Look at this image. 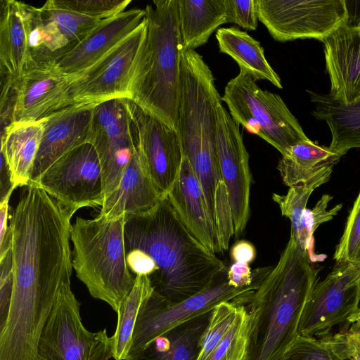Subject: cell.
I'll return each mask as SVG.
<instances>
[{
    "label": "cell",
    "mask_w": 360,
    "mask_h": 360,
    "mask_svg": "<svg viewBox=\"0 0 360 360\" xmlns=\"http://www.w3.org/2000/svg\"><path fill=\"white\" fill-rule=\"evenodd\" d=\"M319 269L290 236L278 263L245 305L249 315L245 360H279L299 335L300 321Z\"/></svg>",
    "instance_id": "3957f363"
},
{
    "label": "cell",
    "mask_w": 360,
    "mask_h": 360,
    "mask_svg": "<svg viewBox=\"0 0 360 360\" xmlns=\"http://www.w3.org/2000/svg\"><path fill=\"white\" fill-rule=\"evenodd\" d=\"M145 8L147 22L143 70L133 100L176 131L181 43L178 0H154Z\"/></svg>",
    "instance_id": "8992f818"
},
{
    "label": "cell",
    "mask_w": 360,
    "mask_h": 360,
    "mask_svg": "<svg viewBox=\"0 0 360 360\" xmlns=\"http://www.w3.org/2000/svg\"><path fill=\"white\" fill-rule=\"evenodd\" d=\"M352 263L360 266V247Z\"/></svg>",
    "instance_id": "7dc6e473"
},
{
    "label": "cell",
    "mask_w": 360,
    "mask_h": 360,
    "mask_svg": "<svg viewBox=\"0 0 360 360\" xmlns=\"http://www.w3.org/2000/svg\"><path fill=\"white\" fill-rule=\"evenodd\" d=\"M359 309H360V307H359Z\"/></svg>",
    "instance_id": "681fc988"
},
{
    "label": "cell",
    "mask_w": 360,
    "mask_h": 360,
    "mask_svg": "<svg viewBox=\"0 0 360 360\" xmlns=\"http://www.w3.org/2000/svg\"><path fill=\"white\" fill-rule=\"evenodd\" d=\"M12 193L8 195L3 200H0V260L11 250V240L9 231L8 202Z\"/></svg>",
    "instance_id": "ee69618b"
},
{
    "label": "cell",
    "mask_w": 360,
    "mask_h": 360,
    "mask_svg": "<svg viewBox=\"0 0 360 360\" xmlns=\"http://www.w3.org/2000/svg\"><path fill=\"white\" fill-rule=\"evenodd\" d=\"M95 105L68 106L46 117L30 184L35 182L61 157L79 146L91 143Z\"/></svg>",
    "instance_id": "ac0fdd59"
},
{
    "label": "cell",
    "mask_w": 360,
    "mask_h": 360,
    "mask_svg": "<svg viewBox=\"0 0 360 360\" xmlns=\"http://www.w3.org/2000/svg\"><path fill=\"white\" fill-rule=\"evenodd\" d=\"M258 20L280 42L323 41L349 23L345 0H256Z\"/></svg>",
    "instance_id": "7c38bea8"
},
{
    "label": "cell",
    "mask_w": 360,
    "mask_h": 360,
    "mask_svg": "<svg viewBox=\"0 0 360 360\" xmlns=\"http://www.w3.org/2000/svg\"><path fill=\"white\" fill-rule=\"evenodd\" d=\"M28 46L33 65L57 61L74 44L57 25L41 15L39 8L29 7Z\"/></svg>",
    "instance_id": "1f68e13d"
},
{
    "label": "cell",
    "mask_w": 360,
    "mask_h": 360,
    "mask_svg": "<svg viewBox=\"0 0 360 360\" xmlns=\"http://www.w3.org/2000/svg\"><path fill=\"white\" fill-rule=\"evenodd\" d=\"M219 51L231 56L240 69L255 80L264 79L282 89L278 74L266 60L259 41L236 27L219 28L216 32Z\"/></svg>",
    "instance_id": "f1b7e54d"
},
{
    "label": "cell",
    "mask_w": 360,
    "mask_h": 360,
    "mask_svg": "<svg viewBox=\"0 0 360 360\" xmlns=\"http://www.w3.org/2000/svg\"><path fill=\"white\" fill-rule=\"evenodd\" d=\"M279 360H343L320 338L298 335Z\"/></svg>",
    "instance_id": "74e56055"
},
{
    "label": "cell",
    "mask_w": 360,
    "mask_h": 360,
    "mask_svg": "<svg viewBox=\"0 0 360 360\" xmlns=\"http://www.w3.org/2000/svg\"><path fill=\"white\" fill-rule=\"evenodd\" d=\"M242 306L233 302H223L212 309L196 360H205L219 344L236 321Z\"/></svg>",
    "instance_id": "836d02e7"
},
{
    "label": "cell",
    "mask_w": 360,
    "mask_h": 360,
    "mask_svg": "<svg viewBox=\"0 0 360 360\" xmlns=\"http://www.w3.org/2000/svg\"><path fill=\"white\" fill-rule=\"evenodd\" d=\"M131 0H48L39 10L72 44L84 38L101 20L127 8Z\"/></svg>",
    "instance_id": "7402d4cb"
},
{
    "label": "cell",
    "mask_w": 360,
    "mask_h": 360,
    "mask_svg": "<svg viewBox=\"0 0 360 360\" xmlns=\"http://www.w3.org/2000/svg\"><path fill=\"white\" fill-rule=\"evenodd\" d=\"M176 131L205 195L213 198L223 182L217 150V108L221 101L214 75L195 50H181Z\"/></svg>",
    "instance_id": "277c9868"
},
{
    "label": "cell",
    "mask_w": 360,
    "mask_h": 360,
    "mask_svg": "<svg viewBox=\"0 0 360 360\" xmlns=\"http://www.w3.org/2000/svg\"><path fill=\"white\" fill-rule=\"evenodd\" d=\"M217 150L219 169L228 195L233 236L237 238L243 233L250 217L252 177L249 154L239 125L224 108L221 101L217 108Z\"/></svg>",
    "instance_id": "2e32d148"
},
{
    "label": "cell",
    "mask_w": 360,
    "mask_h": 360,
    "mask_svg": "<svg viewBox=\"0 0 360 360\" xmlns=\"http://www.w3.org/2000/svg\"><path fill=\"white\" fill-rule=\"evenodd\" d=\"M46 121V117L34 122H13L1 129L0 153L7 162L15 188L30 183Z\"/></svg>",
    "instance_id": "d4e9b609"
},
{
    "label": "cell",
    "mask_w": 360,
    "mask_h": 360,
    "mask_svg": "<svg viewBox=\"0 0 360 360\" xmlns=\"http://www.w3.org/2000/svg\"><path fill=\"white\" fill-rule=\"evenodd\" d=\"M356 30L359 31V32L360 33V18L358 21V22L356 23V25H355Z\"/></svg>",
    "instance_id": "c3c4849f"
},
{
    "label": "cell",
    "mask_w": 360,
    "mask_h": 360,
    "mask_svg": "<svg viewBox=\"0 0 360 360\" xmlns=\"http://www.w3.org/2000/svg\"><path fill=\"white\" fill-rule=\"evenodd\" d=\"M146 33L144 18L134 31L70 85L61 108L116 98L134 100L143 75Z\"/></svg>",
    "instance_id": "9c48e42d"
},
{
    "label": "cell",
    "mask_w": 360,
    "mask_h": 360,
    "mask_svg": "<svg viewBox=\"0 0 360 360\" xmlns=\"http://www.w3.org/2000/svg\"><path fill=\"white\" fill-rule=\"evenodd\" d=\"M348 324L334 335L320 339L340 359L360 360L359 309L349 318Z\"/></svg>",
    "instance_id": "d590c367"
},
{
    "label": "cell",
    "mask_w": 360,
    "mask_h": 360,
    "mask_svg": "<svg viewBox=\"0 0 360 360\" xmlns=\"http://www.w3.org/2000/svg\"><path fill=\"white\" fill-rule=\"evenodd\" d=\"M360 247V192L347 217L343 234L333 259L338 264L353 262Z\"/></svg>",
    "instance_id": "8d00e7d4"
},
{
    "label": "cell",
    "mask_w": 360,
    "mask_h": 360,
    "mask_svg": "<svg viewBox=\"0 0 360 360\" xmlns=\"http://www.w3.org/2000/svg\"><path fill=\"white\" fill-rule=\"evenodd\" d=\"M126 216L109 219L78 217L70 226L72 267L90 295L117 314L131 290L133 277L127 262Z\"/></svg>",
    "instance_id": "5b68a950"
},
{
    "label": "cell",
    "mask_w": 360,
    "mask_h": 360,
    "mask_svg": "<svg viewBox=\"0 0 360 360\" xmlns=\"http://www.w3.org/2000/svg\"><path fill=\"white\" fill-rule=\"evenodd\" d=\"M333 168L319 172L306 182L290 187L284 195L276 193L272 195V199L278 205L282 215L290 220V236L303 250H307L308 243L307 232L303 219L307 203L313 191L329 181Z\"/></svg>",
    "instance_id": "d6a6232c"
},
{
    "label": "cell",
    "mask_w": 360,
    "mask_h": 360,
    "mask_svg": "<svg viewBox=\"0 0 360 360\" xmlns=\"http://www.w3.org/2000/svg\"><path fill=\"white\" fill-rule=\"evenodd\" d=\"M181 48L195 50L205 44L227 22L224 0H178Z\"/></svg>",
    "instance_id": "83f0119b"
},
{
    "label": "cell",
    "mask_w": 360,
    "mask_h": 360,
    "mask_svg": "<svg viewBox=\"0 0 360 360\" xmlns=\"http://www.w3.org/2000/svg\"><path fill=\"white\" fill-rule=\"evenodd\" d=\"M231 257L235 262L250 264L255 259L256 250L250 243L246 240H240L232 247Z\"/></svg>",
    "instance_id": "f6af8a7d"
},
{
    "label": "cell",
    "mask_w": 360,
    "mask_h": 360,
    "mask_svg": "<svg viewBox=\"0 0 360 360\" xmlns=\"http://www.w3.org/2000/svg\"><path fill=\"white\" fill-rule=\"evenodd\" d=\"M307 92L314 105L312 115L329 127L331 141L328 147L341 157L352 148H360V101L344 105L328 94Z\"/></svg>",
    "instance_id": "484cf974"
},
{
    "label": "cell",
    "mask_w": 360,
    "mask_h": 360,
    "mask_svg": "<svg viewBox=\"0 0 360 360\" xmlns=\"http://www.w3.org/2000/svg\"><path fill=\"white\" fill-rule=\"evenodd\" d=\"M340 158L328 146H320L309 139L292 146L282 155L277 169L283 184L290 188L333 167Z\"/></svg>",
    "instance_id": "f546056e"
},
{
    "label": "cell",
    "mask_w": 360,
    "mask_h": 360,
    "mask_svg": "<svg viewBox=\"0 0 360 360\" xmlns=\"http://www.w3.org/2000/svg\"><path fill=\"white\" fill-rule=\"evenodd\" d=\"M211 312L168 330L127 360H196Z\"/></svg>",
    "instance_id": "4316f807"
},
{
    "label": "cell",
    "mask_w": 360,
    "mask_h": 360,
    "mask_svg": "<svg viewBox=\"0 0 360 360\" xmlns=\"http://www.w3.org/2000/svg\"><path fill=\"white\" fill-rule=\"evenodd\" d=\"M112 358L106 329L92 333L82 323L80 303L71 283L62 288L40 335L37 360H109Z\"/></svg>",
    "instance_id": "30bf717a"
},
{
    "label": "cell",
    "mask_w": 360,
    "mask_h": 360,
    "mask_svg": "<svg viewBox=\"0 0 360 360\" xmlns=\"http://www.w3.org/2000/svg\"><path fill=\"white\" fill-rule=\"evenodd\" d=\"M164 197L150 179L136 148L118 186L105 198L99 214L117 219L143 213L154 207Z\"/></svg>",
    "instance_id": "603a6c76"
},
{
    "label": "cell",
    "mask_w": 360,
    "mask_h": 360,
    "mask_svg": "<svg viewBox=\"0 0 360 360\" xmlns=\"http://www.w3.org/2000/svg\"><path fill=\"white\" fill-rule=\"evenodd\" d=\"M33 184L60 204L77 210L101 207L104 201L101 166L90 143L61 157Z\"/></svg>",
    "instance_id": "5bb4252c"
},
{
    "label": "cell",
    "mask_w": 360,
    "mask_h": 360,
    "mask_svg": "<svg viewBox=\"0 0 360 360\" xmlns=\"http://www.w3.org/2000/svg\"><path fill=\"white\" fill-rule=\"evenodd\" d=\"M29 7L21 1H1V75L11 79L33 65L28 46Z\"/></svg>",
    "instance_id": "cb8c5ba5"
},
{
    "label": "cell",
    "mask_w": 360,
    "mask_h": 360,
    "mask_svg": "<svg viewBox=\"0 0 360 360\" xmlns=\"http://www.w3.org/2000/svg\"><path fill=\"white\" fill-rule=\"evenodd\" d=\"M317 282L302 312L298 334L321 338L336 326L342 328L360 307V266L352 262L338 264Z\"/></svg>",
    "instance_id": "4fadbf2b"
},
{
    "label": "cell",
    "mask_w": 360,
    "mask_h": 360,
    "mask_svg": "<svg viewBox=\"0 0 360 360\" xmlns=\"http://www.w3.org/2000/svg\"><path fill=\"white\" fill-rule=\"evenodd\" d=\"M145 15V9L134 8L101 20L57 60L58 68L73 83L134 31Z\"/></svg>",
    "instance_id": "d6986e66"
},
{
    "label": "cell",
    "mask_w": 360,
    "mask_h": 360,
    "mask_svg": "<svg viewBox=\"0 0 360 360\" xmlns=\"http://www.w3.org/2000/svg\"><path fill=\"white\" fill-rule=\"evenodd\" d=\"M0 330L6 322L13 290V271L11 251L0 260Z\"/></svg>",
    "instance_id": "60d3db41"
},
{
    "label": "cell",
    "mask_w": 360,
    "mask_h": 360,
    "mask_svg": "<svg viewBox=\"0 0 360 360\" xmlns=\"http://www.w3.org/2000/svg\"><path fill=\"white\" fill-rule=\"evenodd\" d=\"M72 83L57 61L34 64L13 79L1 75V129L13 122L41 120L60 110Z\"/></svg>",
    "instance_id": "8fae6325"
},
{
    "label": "cell",
    "mask_w": 360,
    "mask_h": 360,
    "mask_svg": "<svg viewBox=\"0 0 360 360\" xmlns=\"http://www.w3.org/2000/svg\"><path fill=\"white\" fill-rule=\"evenodd\" d=\"M153 291L148 275H135L134 286L117 314V327L114 335L110 337L115 360H127L139 313Z\"/></svg>",
    "instance_id": "4dcf8cb0"
},
{
    "label": "cell",
    "mask_w": 360,
    "mask_h": 360,
    "mask_svg": "<svg viewBox=\"0 0 360 360\" xmlns=\"http://www.w3.org/2000/svg\"><path fill=\"white\" fill-rule=\"evenodd\" d=\"M227 22L248 30H256L258 15L256 0H224Z\"/></svg>",
    "instance_id": "ab89813d"
},
{
    "label": "cell",
    "mask_w": 360,
    "mask_h": 360,
    "mask_svg": "<svg viewBox=\"0 0 360 360\" xmlns=\"http://www.w3.org/2000/svg\"><path fill=\"white\" fill-rule=\"evenodd\" d=\"M136 135V148L150 179L166 196L180 171L183 153L176 130L124 98Z\"/></svg>",
    "instance_id": "e0dca14e"
},
{
    "label": "cell",
    "mask_w": 360,
    "mask_h": 360,
    "mask_svg": "<svg viewBox=\"0 0 360 360\" xmlns=\"http://www.w3.org/2000/svg\"><path fill=\"white\" fill-rule=\"evenodd\" d=\"M332 99L344 105L360 101V33L349 23L323 41Z\"/></svg>",
    "instance_id": "ffe728a7"
},
{
    "label": "cell",
    "mask_w": 360,
    "mask_h": 360,
    "mask_svg": "<svg viewBox=\"0 0 360 360\" xmlns=\"http://www.w3.org/2000/svg\"><path fill=\"white\" fill-rule=\"evenodd\" d=\"M127 262L129 269L136 274L152 276L158 268L153 259L147 254L139 250H131L126 253Z\"/></svg>",
    "instance_id": "b9f144b4"
},
{
    "label": "cell",
    "mask_w": 360,
    "mask_h": 360,
    "mask_svg": "<svg viewBox=\"0 0 360 360\" xmlns=\"http://www.w3.org/2000/svg\"><path fill=\"white\" fill-rule=\"evenodd\" d=\"M124 243L126 253L139 250L153 259L154 292L172 303L201 292L228 269L190 233L167 196L147 212L126 216Z\"/></svg>",
    "instance_id": "7a4b0ae2"
},
{
    "label": "cell",
    "mask_w": 360,
    "mask_h": 360,
    "mask_svg": "<svg viewBox=\"0 0 360 360\" xmlns=\"http://www.w3.org/2000/svg\"><path fill=\"white\" fill-rule=\"evenodd\" d=\"M254 276V271H251L249 264L244 262H234L227 271L229 284L235 288L250 285Z\"/></svg>",
    "instance_id": "7bdbcfd3"
},
{
    "label": "cell",
    "mask_w": 360,
    "mask_h": 360,
    "mask_svg": "<svg viewBox=\"0 0 360 360\" xmlns=\"http://www.w3.org/2000/svg\"><path fill=\"white\" fill-rule=\"evenodd\" d=\"M221 100L238 125L268 142L282 155L295 144L309 140L281 97L262 89L243 70L226 84Z\"/></svg>",
    "instance_id": "ba28073f"
},
{
    "label": "cell",
    "mask_w": 360,
    "mask_h": 360,
    "mask_svg": "<svg viewBox=\"0 0 360 360\" xmlns=\"http://www.w3.org/2000/svg\"><path fill=\"white\" fill-rule=\"evenodd\" d=\"M91 143L99 158L105 200L118 186L136 148V131L124 98L95 105Z\"/></svg>",
    "instance_id": "9a60e30c"
},
{
    "label": "cell",
    "mask_w": 360,
    "mask_h": 360,
    "mask_svg": "<svg viewBox=\"0 0 360 360\" xmlns=\"http://www.w3.org/2000/svg\"><path fill=\"white\" fill-rule=\"evenodd\" d=\"M271 269L267 266L253 270L252 283L244 288H235L229 284L227 269L207 288L176 303L167 301L153 291L139 313L127 360L168 330L212 311L223 302L245 306Z\"/></svg>",
    "instance_id": "52a82bcc"
},
{
    "label": "cell",
    "mask_w": 360,
    "mask_h": 360,
    "mask_svg": "<svg viewBox=\"0 0 360 360\" xmlns=\"http://www.w3.org/2000/svg\"><path fill=\"white\" fill-rule=\"evenodd\" d=\"M249 315L244 305L228 333L205 360H245Z\"/></svg>",
    "instance_id": "e575fe53"
},
{
    "label": "cell",
    "mask_w": 360,
    "mask_h": 360,
    "mask_svg": "<svg viewBox=\"0 0 360 360\" xmlns=\"http://www.w3.org/2000/svg\"><path fill=\"white\" fill-rule=\"evenodd\" d=\"M166 196L187 229L206 249L213 254L222 252L202 188L184 156Z\"/></svg>",
    "instance_id": "44dd1931"
},
{
    "label": "cell",
    "mask_w": 360,
    "mask_h": 360,
    "mask_svg": "<svg viewBox=\"0 0 360 360\" xmlns=\"http://www.w3.org/2000/svg\"><path fill=\"white\" fill-rule=\"evenodd\" d=\"M0 165V200L13 193L14 186L11 173L4 156L1 153Z\"/></svg>",
    "instance_id": "bcb514c9"
},
{
    "label": "cell",
    "mask_w": 360,
    "mask_h": 360,
    "mask_svg": "<svg viewBox=\"0 0 360 360\" xmlns=\"http://www.w3.org/2000/svg\"><path fill=\"white\" fill-rule=\"evenodd\" d=\"M24 187L8 218L13 290L2 333L13 342L32 345L62 288L70 283V221L77 210L36 184Z\"/></svg>",
    "instance_id": "6da1fadb"
},
{
    "label": "cell",
    "mask_w": 360,
    "mask_h": 360,
    "mask_svg": "<svg viewBox=\"0 0 360 360\" xmlns=\"http://www.w3.org/2000/svg\"><path fill=\"white\" fill-rule=\"evenodd\" d=\"M332 198L333 196L324 194L311 210L306 209L304 212L303 219L308 236L307 251L312 262L321 260V257L316 255L313 251L314 233L321 224L331 220L342 207V204H339L332 209L327 210L328 205Z\"/></svg>",
    "instance_id": "f35d334b"
}]
</instances>
